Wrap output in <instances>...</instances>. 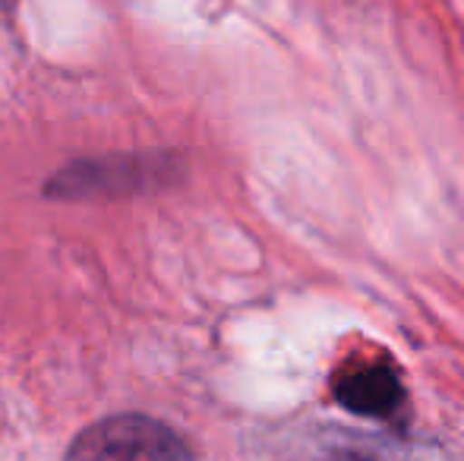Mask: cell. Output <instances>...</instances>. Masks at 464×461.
I'll return each mask as SVG.
<instances>
[{
    "label": "cell",
    "mask_w": 464,
    "mask_h": 461,
    "mask_svg": "<svg viewBox=\"0 0 464 461\" xmlns=\"http://www.w3.org/2000/svg\"><path fill=\"white\" fill-rule=\"evenodd\" d=\"M187 161L178 152H111L95 158H73L54 171L42 187V197L54 203H92L127 199L142 193L171 190L184 184Z\"/></svg>",
    "instance_id": "cell-1"
},
{
    "label": "cell",
    "mask_w": 464,
    "mask_h": 461,
    "mask_svg": "<svg viewBox=\"0 0 464 461\" xmlns=\"http://www.w3.org/2000/svg\"><path fill=\"white\" fill-rule=\"evenodd\" d=\"M335 399L361 418H389L404 405V386L389 360L357 363L338 376Z\"/></svg>",
    "instance_id": "cell-3"
},
{
    "label": "cell",
    "mask_w": 464,
    "mask_h": 461,
    "mask_svg": "<svg viewBox=\"0 0 464 461\" xmlns=\"http://www.w3.org/2000/svg\"><path fill=\"white\" fill-rule=\"evenodd\" d=\"M13 6H16V0H0V10L4 13H13Z\"/></svg>",
    "instance_id": "cell-5"
},
{
    "label": "cell",
    "mask_w": 464,
    "mask_h": 461,
    "mask_svg": "<svg viewBox=\"0 0 464 461\" xmlns=\"http://www.w3.org/2000/svg\"><path fill=\"white\" fill-rule=\"evenodd\" d=\"M329 461H370V458H363V456H351V452H344V456H335V458H329Z\"/></svg>",
    "instance_id": "cell-4"
},
{
    "label": "cell",
    "mask_w": 464,
    "mask_h": 461,
    "mask_svg": "<svg viewBox=\"0 0 464 461\" xmlns=\"http://www.w3.org/2000/svg\"><path fill=\"white\" fill-rule=\"evenodd\" d=\"M63 461H196V456L193 446L165 420L123 411L80 430Z\"/></svg>",
    "instance_id": "cell-2"
}]
</instances>
